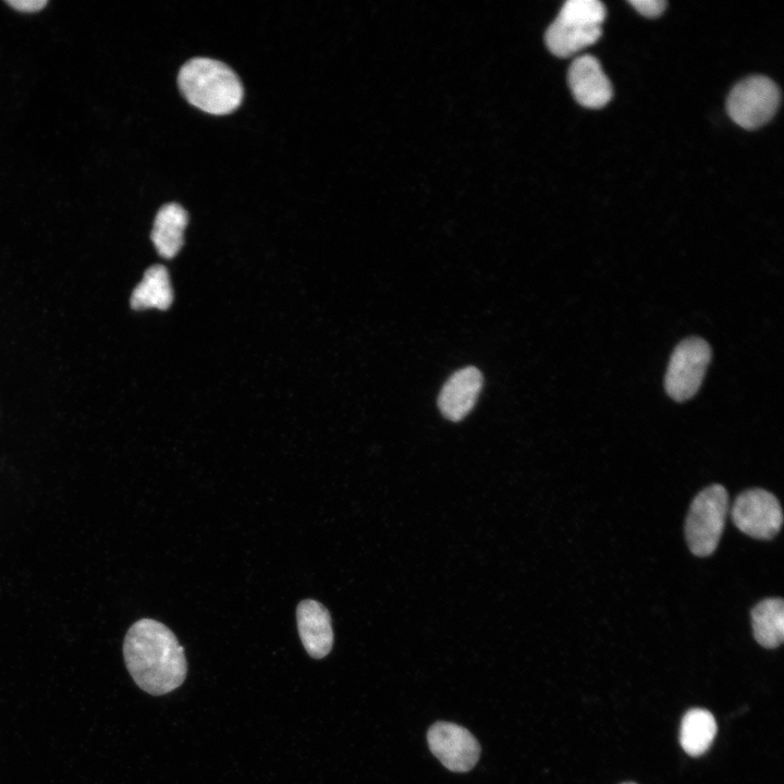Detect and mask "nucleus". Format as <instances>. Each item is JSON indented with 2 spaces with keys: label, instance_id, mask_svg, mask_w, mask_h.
<instances>
[{
  "label": "nucleus",
  "instance_id": "1",
  "mask_svg": "<svg viewBox=\"0 0 784 784\" xmlns=\"http://www.w3.org/2000/svg\"><path fill=\"white\" fill-rule=\"evenodd\" d=\"M123 656L136 685L150 695L168 694L186 677L184 648L173 632L156 620L142 618L128 628Z\"/></svg>",
  "mask_w": 784,
  "mask_h": 784
},
{
  "label": "nucleus",
  "instance_id": "2",
  "mask_svg": "<svg viewBox=\"0 0 784 784\" xmlns=\"http://www.w3.org/2000/svg\"><path fill=\"white\" fill-rule=\"evenodd\" d=\"M177 83L186 100L207 113H230L243 99V86L238 76L218 60H188L179 72Z\"/></svg>",
  "mask_w": 784,
  "mask_h": 784
},
{
  "label": "nucleus",
  "instance_id": "3",
  "mask_svg": "<svg viewBox=\"0 0 784 784\" xmlns=\"http://www.w3.org/2000/svg\"><path fill=\"white\" fill-rule=\"evenodd\" d=\"M605 15V7L598 0L566 1L546 32L548 49L556 57L567 58L591 46L602 34Z\"/></svg>",
  "mask_w": 784,
  "mask_h": 784
},
{
  "label": "nucleus",
  "instance_id": "4",
  "mask_svg": "<svg viewBox=\"0 0 784 784\" xmlns=\"http://www.w3.org/2000/svg\"><path fill=\"white\" fill-rule=\"evenodd\" d=\"M728 510V494L721 485H711L693 500L685 523V537L697 556L712 554L720 541Z\"/></svg>",
  "mask_w": 784,
  "mask_h": 784
},
{
  "label": "nucleus",
  "instance_id": "5",
  "mask_svg": "<svg viewBox=\"0 0 784 784\" xmlns=\"http://www.w3.org/2000/svg\"><path fill=\"white\" fill-rule=\"evenodd\" d=\"M781 101L777 85L767 76L754 75L738 82L726 100L731 119L746 130L768 123Z\"/></svg>",
  "mask_w": 784,
  "mask_h": 784
},
{
  "label": "nucleus",
  "instance_id": "6",
  "mask_svg": "<svg viewBox=\"0 0 784 784\" xmlns=\"http://www.w3.org/2000/svg\"><path fill=\"white\" fill-rule=\"evenodd\" d=\"M711 359L710 345L688 338L674 348L664 378L667 395L676 402L691 399L699 390Z\"/></svg>",
  "mask_w": 784,
  "mask_h": 784
},
{
  "label": "nucleus",
  "instance_id": "7",
  "mask_svg": "<svg viewBox=\"0 0 784 784\" xmlns=\"http://www.w3.org/2000/svg\"><path fill=\"white\" fill-rule=\"evenodd\" d=\"M735 526L756 539H771L781 529L783 513L779 500L769 491L749 489L735 499L732 507Z\"/></svg>",
  "mask_w": 784,
  "mask_h": 784
},
{
  "label": "nucleus",
  "instance_id": "8",
  "mask_svg": "<svg viewBox=\"0 0 784 784\" xmlns=\"http://www.w3.org/2000/svg\"><path fill=\"white\" fill-rule=\"evenodd\" d=\"M431 752L449 770L467 772L477 763L480 746L465 727L450 722H437L428 731Z\"/></svg>",
  "mask_w": 784,
  "mask_h": 784
},
{
  "label": "nucleus",
  "instance_id": "9",
  "mask_svg": "<svg viewBox=\"0 0 784 784\" xmlns=\"http://www.w3.org/2000/svg\"><path fill=\"white\" fill-rule=\"evenodd\" d=\"M567 82L576 101L583 107L600 109L612 98V85L599 61L589 54L576 58L569 65Z\"/></svg>",
  "mask_w": 784,
  "mask_h": 784
},
{
  "label": "nucleus",
  "instance_id": "10",
  "mask_svg": "<svg viewBox=\"0 0 784 784\" xmlns=\"http://www.w3.org/2000/svg\"><path fill=\"white\" fill-rule=\"evenodd\" d=\"M483 377L474 366L455 371L443 384L438 406L441 414L449 420L460 421L474 408L480 394Z\"/></svg>",
  "mask_w": 784,
  "mask_h": 784
},
{
  "label": "nucleus",
  "instance_id": "11",
  "mask_svg": "<svg viewBox=\"0 0 784 784\" xmlns=\"http://www.w3.org/2000/svg\"><path fill=\"white\" fill-rule=\"evenodd\" d=\"M297 629L307 653L314 659L324 658L333 645L331 617L320 602L306 599L296 609Z\"/></svg>",
  "mask_w": 784,
  "mask_h": 784
},
{
  "label": "nucleus",
  "instance_id": "12",
  "mask_svg": "<svg viewBox=\"0 0 784 784\" xmlns=\"http://www.w3.org/2000/svg\"><path fill=\"white\" fill-rule=\"evenodd\" d=\"M187 212L176 203L163 205L156 215L150 238L164 258H173L183 245Z\"/></svg>",
  "mask_w": 784,
  "mask_h": 784
},
{
  "label": "nucleus",
  "instance_id": "13",
  "mask_svg": "<svg viewBox=\"0 0 784 784\" xmlns=\"http://www.w3.org/2000/svg\"><path fill=\"white\" fill-rule=\"evenodd\" d=\"M173 301V291L166 267L155 265L149 267L143 280L136 285L131 295V307L135 310L157 308L166 310Z\"/></svg>",
  "mask_w": 784,
  "mask_h": 784
},
{
  "label": "nucleus",
  "instance_id": "14",
  "mask_svg": "<svg viewBox=\"0 0 784 784\" xmlns=\"http://www.w3.org/2000/svg\"><path fill=\"white\" fill-rule=\"evenodd\" d=\"M716 735V722L713 714L701 708L688 710L681 723L679 743L691 757L703 755Z\"/></svg>",
  "mask_w": 784,
  "mask_h": 784
},
{
  "label": "nucleus",
  "instance_id": "15",
  "mask_svg": "<svg viewBox=\"0 0 784 784\" xmlns=\"http://www.w3.org/2000/svg\"><path fill=\"white\" fill-rule=\"evenodd\" d=\"M755 639L764 648L779 647L784 639V602L781 598H768L751 610Z\"/></svg>",
  "mask_w": 784,
  "mask_h": 784
},
{
  "label": "nucleus",
  "instance_id": "16",
  "mask_svg": "<svg viewBox=\"0 0 784 784\" xmlns=\"http://www.w3.org/2000/svg\"><path fill=\"white\" fill-rule=\"evenodd\" d=\"M629 3L644 16L657 17L666 7L664 0H630Z\"/></svg>",
  "mask_w": 784,
  "mask_h": 784
},
{
  "label": "nucleus",
  "instance_id": "17",
  "mask_svg": "<svg viewBox=\"0 0 784 784\" xmlns=\"http://www.w3.org/2000/svg\"><path fill=\"white\" fill-rule=\"evenodd\" d=\"M5 2L14 10L24 13L38 12L48 3L47 0H8Z\"/></svg>",
  "mask_w": 784,
  "mask_h": 784
},
{
  "label": "nucleus",
  "instance_id": "18",
  "mask_svg": "<svg viewBox=\"0 0 784 784\" xmlns=\"http://www.w3.org/2000/svg\"><path fill=\"white\" fill-rule=\"evenodd\" d=\"M622 784H636V783H633V782H627V783H622Z\"/></svg>",
  "mask_w": 784,
  "mask_h": 784
}]
</instances>
